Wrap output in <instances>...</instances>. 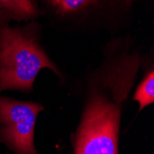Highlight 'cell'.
Returning a JSON list of instances; mask_svg holds the SVG:
<instances>
[{
    "mask_svg": "<svg viewBox=\"0 0 154 154\" xmlns=\"http://www.w3.org/2000/svg\"><path fill=\"white\" fill-rule=\"evenodd\" d=\"M123 102L108 88L91 95L75 133L73 154H118Z\"/></svg>",
    "mask_w": 154,
    "mask_h": 154,
    "instance_id": "cell-2",
    "label": "cell"
},
{
    "mask_svg": "<svg viewBox=\"0 0 154 154\" xmlns=\"http://www.w3.org/2000/svg\"><path fill=\"white\" fill-rule=\"evenodd\" d=\"M43 68L60 76L57 67L30 34L8 25L0 27V91H32Z\"/></svg>",
    "mask_w": 154,
    "mask_h": 154,
    "instance_id": "cell-1",
    "label": "cell"
},
{
    "mask_svg": "<svg viewBox=\"0 0 154 154\" xmlns=\"http://www.w3.org/2000/svg\"><path fill=\"white\" fill-rule=\"evenodd\" d=\"M93 0H60L58 7L63 12H73L78 11L80 8L86 7Z\"/></svg>",
    "mask_w": 154,
    "mask_h": 154,
    "instance_id": "cell-6",
    "label": "cell"
},
{
    "mask_svg": "<svg viewBox=\"0 0 154 154\" xmlns=\"http://www.w3.org/2000/svg\"><path fill=\"white\" fill-rule=\"evenodd\" d=\"M50 1L54 5V6H57L58 5V3H59V1L60 0H50Z\"/></svg>",
    "mask_w": 154,
    "mask_h": 154,
    "instance_id": "cell-7",
    "label": "cell"
},
{
    "mask_svg": "<svg viewBox=\"0 0 154 154\" xmlns=\"http://www.w3.org/2000/svg\"><path fill=\"white\" fill-rule=\"evenodd\" d=\"M134 100L138 103L139 111L143 110L154 102V72L151 70L146 75L143 80L137 86Z\"/></svg>",
    "mask_w": 154,
    "mask_h": 154,
    "instance_id": "cell-5",
    "label": "cell"
},
{
    "mask_svg": "<svg viewBox=\"0 0 154 154\" xmlns=\"http://www.w3.org/2000/svg\"><path fill=\"white\" fill-rule=\"evenodd\" d=\"M43 110L36 103L0 96V143L15 154H37L34 129Z\"/></svg>",
    "mask_w": 154,
    "mask_h": 154,
    "instance_id": "cell-3",
    "label": "cell"
},
{
    "mask_svg": "<svg viewBox=\"0 0 154 154\" xmlns=\"http://www.w3.org/2000/svg\"><path fill=\"white\" fill-rule=\"evenodd\" d=\"M37 14L32 0H0V27L10 20H27Z\"/></svg>",
    "mask_w": 154,
    "mask_h": 154,
    "instance_id": "cell-4",
    "label": "cell"
}]
</instances>
